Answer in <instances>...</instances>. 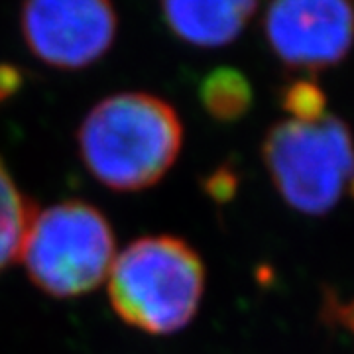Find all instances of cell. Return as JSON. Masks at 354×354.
<instances>
[{"label": "cell", "mask_w": 354, "mask_h": 354, "mask_svg": "<svg viewBox=\"0 0 354 354\" xmlns=\"http://www.w3.org/2000/svg\"><path fill=\"white\" fill-rule=\"evenodd\" d=\"M34 211V205L20 193L6 165L0 162V272L20 256Z\"/></svg>", "instance_id": "cell-8"}, {"label": "cell", "mask_w": 354, "mask_h": 354, "mask_svg": "<svg viewBox=\"0 0 354 354\" xmlns=\"http://www.w3.org/2000/svg\"><path fill=\"white\" fill-rule=\"evenodd\" d=\"M266 36L281 62L321 69L344 57L354 39L351 0H272Z\"/></svg>", "instance_id": "cell-6"}, {"label": "cell", "mask_w": 354, "mask_h": 354, "mask_svg": "<svg viewBox=\"0 0 354 354\" xmlns=\"http://www.w3.org/2000/svg\"><path fill=\"white\" fill-rule=\"evenodd\" d=\"M199 97L216 120H236L252 102V87L239 69L218 67L203 79Z\"/></svg>", "instance_id": "cell-9"}, {"label": "cell", "mask_w": 354, "mask_h": 354, "mask_svg": "<svg viewBox=\"0 0 354 354\" xmlns=\"http://www.w3.org/2000/svg\"><path fill=\"white\" fill-rule=\"evenodd\" d=\"M205 291L199 254L176 236H144L116 254L109 299L124 323L150 335H171L195 317Z\"/></svg>", "instance_id": "cell-2"}, {"label": "cell", "mask_w": 354, "mask_h": 354, "mask_svg": "<svg viewBox=\"0 0 354 354\" xmlns=\"http://www.w3.org/2000/svg\"><path fill=\"white\" fill-rule=\"evenodd\" d=\"M258 0H160L169 32L197 48H221L241 36Z\"/></svg>", "instance_id": "cell-7"}, {"label": "cell", "mask_w": 354, "mask_h": 354, "mask_svg": "<svg viewBox=\"0 0 354 354\" xmlns=\"http://www.w3.org/2000/svg\"><path fill=\"white\" fill-rule=\"evenodd\" d=\"M183 127L176 109L148 93H118L95 104L79 127L91 176L116 191L158 183L176 164Z\"/></svg>", "instance_id": "cell-1"}, {"label": "cell", "mask_w": 354, "mask_h": 354, "mask_svg": "<svg viewBox=\"0 0 354 354\" xmlns=\"http://www.w3.org/2000/svg\"><path fill=\"white\" fill-rule=\"evenodd\" d=\"M18 258L36 288L53 297H77L109 278L116 258L113 227L88 203H55L34 211Z\"/></svg>", "instance_id": "cell-3"}, {"label": "cell", "mask_w": 354, "mask_h": 354, "mask_svg": "<svg viewBox=\"0 0 354 354\" xmlns=\"http://www.w3.org/2000/svg\"><path fill=\"white\" fill-rule=\"evenodd\" d=\"M266 167L293 209L319 215L339 201L354 176V144L341 118L321 111L278 122L266 136Z\"/></svg>", "instance_id": "cell-4"}, {"label": "cell", "mask_w": 354, "mask_h": 354, "mask_svg": "<svg viewBox=\"0 0 354 354\" xmlns=\"http://www.w3.org/2000/svg\"><path fill=\"white\" fill-rule=\"evenodd\" d=\"M20 30L41 64L77 71L113 48L118 16L113 0H24Z\"/></svg>", "instance_id": "cell-5"}]
</instances>
